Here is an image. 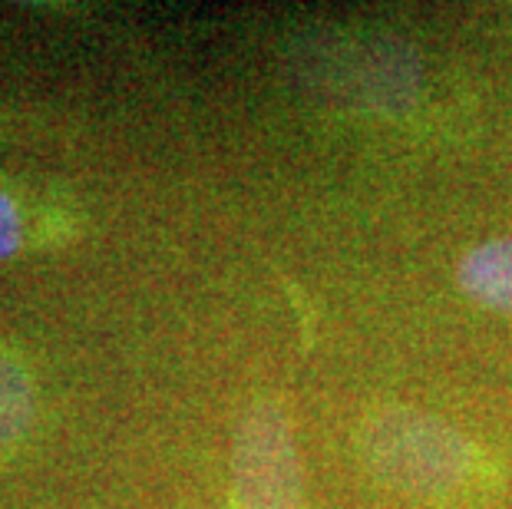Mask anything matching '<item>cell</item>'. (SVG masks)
Segmentation results:
<instances>
[{
    "label": "cell",
    "instance_id": "5",
    "mask_svg": "<svg viewBox=\"0 0 512 509\" xmlns=\"http://www.w3.org/2000/svg\"><path fill=\"white\" fill-rule=\"evenodd\" d=\"M20 242H24V232H20V212L14 199L0 189V258L14 255Z\"/></svg>",
    "mask_w": 512,
    "mask_h": 509
},
{
    "label": "cell",
    "instance_id": "3",
    "mask_svg": "<svg viewBox=\"0 0 512 509\" xmlns=\"http://www.w3.org/2000/svg\"><path fill=\"white\" fill-rule=\"evenodd\" d=\"M456 281L479 305L512 314V235L470 248L456 265Z\"/></svg>",
    "mask_w": 512,
    "mask_h": 509
},
{
    "label": "cell",
    "instance_id": "1",
    "mask_svg": "<svg viewBox=\"0 0 512 509\" xmlns=\"http://www.w3.org/2000/svg\"><path fill=\"white\" fill-rule=\"evenodd\" d=\"M361 453L380 480L423 500L460 496L479 457L460 430L413 407H377L361 424Z\"/></svg>",
    "mask_w": 512,
    "mask_h": 509
},
{
    "label": "cell",
    "instance_id": "4",
    "mask_svg": "<svg viewBox=\"0 0 512 509\" xmlns=\"http://www.w3.org/2000/svg\"><path fill=\"white\" fill-rule=\"evenodd\" d=\"M34 414V377L27 374V367L14 354L0 348V457L24 440V433L34 424Z\"/></svg>",
    "mask_w": 512,
    "mask_h": 509
},
{
    "label": "cell",
    "instance_id": "2",
    "mask_svg": "<svg viewBox=\"0 0 512 509\" xmlns=\"http://www.w3.org/2000/svg\"><path fill=\"white\" fill-rule=\"evenodd\" d=\"M238 509H304V473L278 400H255L235 437Z\"/></svg>",
    "mask_w": 512,
    "mask_h": 509
}]
</instances>
